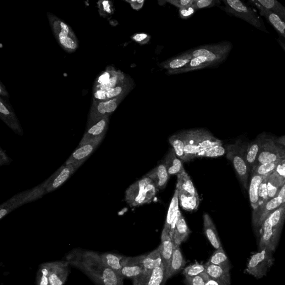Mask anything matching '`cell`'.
<instances>
[{"instance_id":"6f0895ef","label":"cell","mask_w":285,"mask_h":285,"mask_svg":"<svg viewBox=\"0 0 285 285\" xmlns=\"http://www.w3.org/2000/svg\"><path fill=\"white\" fill-rule=\"evenodd\" d=\"M280 177L285 183V158L279 161L275 172Z\"/></svg>"},{"instance_id":"ac0fdd59","label":"cell","mask_w":285,"mask_h":285,"mask_svg":"<svg viewBox=\"0 0 285 285\" xmlns=\"http://www.w3.org/2000/svg\"><path fill=\"white\" fill-rule=\"evenodd\" d=\"M102 140H97L84 145L79 146L77 149L71 154L65 164H73L78 169L88 158Z\"/></svg>"},{"instance_id":"8992f818","label":"cell","mask_w":285,"mask_h":285,"mask_svg":"<svg viewBox=\"0 0 285 285\" xmlns=\"http://www.w3.org/2000/svg\"><path fill=\"white\" fill-rule=\"evenodd\" d=\"M224 7L222 9L227 14L243 20L261 31L268 33L264 20L256 11L240 0H223Z\"/></svg>"},{"instance_id":"5b68a950","label":"cell","mask_w":285,"mask_h":285,"mask_svg":"<svg viewBox=\"0 0 285 285\" xmlns=\"http://www.w3.org/2000/svg\"><path fill=\"white\" fill-rule=\"evenodd\" d=\"M232 43L228 41L227 44L221 50L208 55L206 57L194 58L184 68L177 70L167 71V73L170 75H175L201 69L217 67L227 58L230 52L232 51Z\"/></svg>"},{"instance_id":"277c9868","label":"cell","mask_w":285,"mask_h":285,"mask_svg":"<svg viewBox=\"0 0 285 285\" xmlns=\"http://www.w3.org/2000/svg\"><path fill=\"white\" fill-rule=\"evenodd\" d=\"M47 16L54 37L60 47L68 53L77 51L78 39L71 27L52 13H48Z\"/></svg>"},{"instance_id":"d590c367","label":"cell","mask_w":285,"mask_h":285,"mask_svg":"<svg viewBox=\"0 0 285 285\" xmlns=\"http://www.w3.org/2000/svg\"><path fill=\"white\" fill-rule=\"evenodd\" d=\"M228 41H224L215 44L201 46L199 48L188 51L193 59L200 57H206L217 52L227 44Z\"/></svg>"},{"instance_id":"7a4b0ae2","label":"cell","mask_w":285,"mask_h":285,"mask_svg":"<svg viewBox=\"0 0 285 285\" xmlns=\"http://www.w3.org/2000/svg\"><path fill=\"white\" fill-rule=\"evenodd\" d=\"M285 220V204L271 212L259 229V250L275 251Z\"/></svg>"},{"instance_id":"9f6ffc18","label":"cell","mask_w":285,"mask_h":285,"mask_svg":"<svg viewBox=\"0 0 285 285\" xmlns=\"http://www.w3.org/2000/svg\"><path fill=\"white\" fill-rule=\"evenodd\" d=\"M196 11L193 5L187 8L180 9H179L180 17L183 19H188L195 14Z\"/></svg>"},{"instance_id":"3957f363","label":"cell","mask_w":285,"mask_h":285,"mask_svg":"<svg viewBox=\"0 0 285 285\" xmlns=\"http://www.w3.org/2000/svg\"><path fill=\"white\" fill-rule=\"evenodd\" d=\"M158 189L152 180L145 177L131 184L125 192V201L131 207L150 204L154 199Z\"/></svg>"},{"instance_id":"f35d334b","label":"cell","mask_w":285,"mask_h":285,"mask_svg":"<svg viewBox=\"0 0 285 285\" xmlns=\"http://www.w3.org/2000/svg\"><path fill=\"white\" fill-rule=\"evenodd\" d=\"M162 260L159 248L151 252V253L146 255L144 260V270L152 272L157 267L160 266L162 264Z\"/></svg>"},{"instance_id":"f907efd6","label":"cell","mask_w":285,"mask_h":285,"mask_svg":"<svg viewBox=\"0 0 285 285\" xmlns=\"http://www.w3.org/2000/svg\"><path fill=\"white\" fill-rule=\"evenodd\" d=\"M220 0H194L193 7L196 10L211 8L220 5Z\"/></svg>"},{"instance_id":"680465c9","label":"cell","mask_w":285,"mask_h":285,"mask_svg":"<svg viewBox=\"0 0 285 285\" xmlns=\"http://www.w3.org/2000/svg\"><path fill=\"white\" fill-rule=\"evenodd\" d=\"M126 3L129 4L131 8L136 11H139L144 6V0H126Z\"/></svg>"},{"instance_id":"7bdbcfd3","label":"cell","mask_w":285,"mask_h":285,"mask_svg":"<svg viewBox=\"0 0 285 285\" xmlns=\"http://www.w3.org/2000/svg\"><path fill=\"white\" fill-rule=\"evenodd\" d=\"M261 6L285 20V7L276 0H256Z\"/></svg>"},{"instance_id":"d6986e66","label":"cell","mask_w":285,"mask_h":285,"mask_svg":"<svg viewBox=\"0 0 285 285\" xmlns=\"http://www.w3.org/2000/svg\"><path fill=\"white\" fill-rule=\"evenodd\" d=\"M109 117L104 118L91 127L87 128L79 146L84 145L97 140H103L108 130Z\"/></svg>"},{"instance_id":"ab89813d","label":"cell","mask_w":285,"mask_h":285,"mask_svg":"<svg viewBox=\"0 0 285 285\" xmlns=\"http://www.w3.org/2000/svg\"><path fill=\"white\" fill-rule=\"evenodd\" d=\"M169 141L170 144L171 145L172 149L174 151L175 154H176L180 160L185 162V142L183 131L170 137Z\"/></svg>"},{"instance_id":"ba28073f","label":"cell","mask_w":285,"mask_h":285,"mask_svg":"<svg viewBox=\"0 0 285 285\" xmlns=\"http://www.w3.org/2000/svg\"><path fill=\"white\" fill-rule=\"evenodd\" d=\"M46 181L32 189L17 194L0 206V219L3 218L14 210L28 203L41 199L46 194Z\"/></svg>"},{"instance_id":"44dd1931","label":"cell","mask_w":285,"mask_h":285,"mask_svg":"<svg viewBox=\"0 0 285 285\" xmlns=\"http://www.w3.org/2000/svg\"><path fill=\"white\" fill-rule=\"evenodd\" d=\"M161 244L158 247L160 250L162 263L164 270V282L167 280L170 264L173 253L174 243L173 240L168 234H162Z\"/></svg>"},{"instance_id":"e0dca14e","label":"cell","mask_w":285,"mask_h":285,"mask_svg":"<svg viewBox=\"0 0 285 285\" xmlns=\"http://www.w3.org/2000/svg\"><path fill=\"white\" fill-rule=\"evenodd\" d=\"M73 164H65L46 180V194L56 190L64 184L76 171Z\"/></svg>"},{"instance_id":"d6a6232c","label":"cell","mask_w":285,"mask_h":285,"mask_svg":"<svg viewBox=\"0 0 285 285\" xmlns=\"http://www.w3.org/2000/svg\"><path fill=\"white\" fill-rule=\"evenodd\" d=\"M222 145H223L222 141L213 136L209 131L202 129H199V150L197 153L210 149L213 147Z\"/></svg>"},{"instance_id":"8fae6325","label":"cell","mask_w":285,"mask_h":285,"mask_svg":"<svg viewBox=\"0 0 285 285\" xmlns=\"http://www.w3.org/2000/svg\"><path fill=\"white\" fill-rule=\"evenodd\" d=\"M284 158L285 147L277 144L275 137L265 134L259 155L254 167L263 163L278 162Z\"/></svg>"},{"instance_id":"7c38bea8","label":"cell","mask_w":285,"mask_h":285,"mask_svg":"<svg viewBox=\"0 0 285 285\" xmlns=\"http://www.w3.org/2000/svg\"><path fill=\"white\" fill-rule=\"evenodd\" d=\"M127 76L122 71L117 70L113 66H108L95 80L93 84L92 92L111 90L122 83Z\"/></svg>"},{"instance_id":"74e56055","label":"cell","mask_w":285,"mask_h":285,"mask_svg":"<svg viewBox=\"0 0 285 285\" xmlns=\"http://www.w3.org/2000/svg\"><path fill=\"white\" fill-rule=\"evenodd\" d=\"M284 184L282 179L275 172L272 173L268 177L267 202L277 195Z\"/></svg>"},{"instance_id":"cb8c5ba5","label":"cell","mask_w":285,"mask_h":285,"mask_svg":"<svg viewBox=\"0 0 285 285\" xmlns=\"http://www.w3.org/2000/svg\"><path fill=\"white\" fill-rule=\"evenodd\" d=\"M265 134L264 133L259 135L254 140L248 142L247 145L245 158L250 173L259 155Z\"/></svg>"},{"instance_id":"e575fe53","label":"cell","mask_w":285,"mask_h":285,"mask_svg":"<svg viewBox=\"0 0 285 285\" xmlns=\"http://www.w3.org/2000/svg\"><path fill=\"white\" fill-rule=\"evenodd\" d=\"M265 177L260 176V175L257 174H251L249 193L251 205L254 210L256 209L259 206V191L260 185L263 179Z\"/></svg>"},{"instance_id":"484cf974","label":"cell","mask_w":285,"mask_h":285,"mask_svg":"<svg viewBox=\"0 0 285 285\" xmlns=\"http://www.w3.org/2000/svg\"><path fill=\"white\" fill-rule=\"evenodd\" d=\"M189 51L179 55V56L170 58L158 64L160 68L171 71L182 69L187 65L192 59Z\"/></svg>"},{"instance_id":"83f0119b","label":"cell","mask_w":285,"mask_h":285,"mask_svg":"<svg viewBox=\"0 0 285 285\" xmlns=\"http://www.w3.org/2000/svg\"><path fill=\"white\" fill-rule=\"evenodd\" d=\"M204 227L206 237L213 248L216 250L222 248L215 224L207 213H205L204 215Z\"/></svg>"},{"instance_id":"60d3db41","label":"cell","mask_w":285,"mask_h":285,"mask_svg":"<svg viewBox=\"0 0 285 285\" xmlns=\"http://www.w3.org/2000/svg\"><path fill=\"white\" fill-rule=\"evenodd\" d=\"M176 188L183 190L192 195L199 196L189 175L185 171L177 175Z\"/></svg>"},{"instance_id":"ee69618b","label":"cell","mask_w":285,"mask_h":285,"mask_svg":"<svg viewBox=\"0 0 285 285\" xmlns=\"http://www.w3.org/2000/svg\"><path fill=\"white\" fill-rule=\"evenodd\" d=\"M52 262L43 263L39 266L36 278V285H50V276Z\"/></svg>"},{"instance_id":"836d02e7","label":"cell","mask_w":285,"mask_h":285,"mask_svg":"<svg viewBox=\"0 0 285 285\" xmlns=\"http://www.w3.org/2000/svg\"><path fill=\"white\" fill-rule=\"evenodd\" d=\"M185 265V261L182 252L180 251L179 246L174 244L173 253L171 264H170L167 279L181 271Z\"/></svg>"},{"instance_id":"2e32d148","label":"cell","mask_w":285,"mask_h":285,"mask_svg":"<svg viewBox=\"0 0 285 285\" xmlns=\"http://www.w3.org/2000/svg\"><path fill=\"white\" fill-rule=\"evenodd\" d=\"M146 255L134 257H125L120 275L124 278L133 279L138 277L144 270V260Z\"/></svg>"},{"instance_id":"db71d44e","label":"cell","mask_w":285,"mask_h":285,"mask_svg":"<svg viewBox=\"0 0 285 285\" xmlns=\"http://www.w3.org/2000/svg\"><path fill=\"white\" fill-rule=\"evenodd\" d=\"M162 2L164 3H169L180 9L191 6L194 0H167Z\"/></svg>"},{"instance_id":"6125c7cd","label":"cell","mask_w":285,"mask_h":285,"mask_svg":"<svg viewBox=\"0 0 285 285\" xmlns=\"http://www.w3.org/2000/svg\"><path fill=\"white\" fill-rule=\"evenodd\" d=\"M205 285H221L220 283L217 281L214 280V279L211 278L207 275L206 279Z\"/></svg>"},{"instance_id":"8d00e7d4","label":"cell","mask_w":285,"mask_h":285,"mask_svg":"<svg viewBox=\"0 0 285 285\" xmlns=\"http://www.w3.org/2000/svg\"><path fill=\"white\" fill-rule=\"evenodd\" d=\"M102 260L108 267L120 274L125 256L117 254L103 253L100 254Z\"/></svg>"},{"instance_id":"7402d4cb","label":"cell","mask_w":285,"mask_h":285,"mask_svg":"<svg viewBox=\"0 0 285 285\" xmlns=\"http://www.w3.org/2000/svg\"><path fill=\"white\" fill-rule=\"evenodd\" d=\"M248 3L259 10L260 15L265 18L268 23L275 28L279 35L283 37L285 40V20L280 16L262 7L259 4L256 2V0H249Z\"/></svg>"},{"instance_id":"9c48e42d","label":"cell","mask_w":285,"mask_h":285,"mask_svg":"<svg viewBox=\"0 0 285 285\" xmlns=\"http://www.w3.org/2000/svg\"><path fill=\"white\" fill-rule=\"evenodd\" d=\"M273 253L266 249L259 250L251 256L247 265L246 272L258 279L266 276L273 264Z\"/></svg>"},{"instance_id":"94428289","label":"cell","mask_w":285,"mask_h":285,"mask_svg":"<svg viewBox=\"0 0 285 285\" xmlns=\"http://www.w3.org/2000/svg\"><path fill=\"white\" fill-rule=\"evenodd\" d=\"M0 95H1V97H0L6 99V100H9V93L6 89V87H5V86L2 83H1V85H0Z\"/></svg>"},{"instance_id":"30bf717a","label":"cell","mask_w":285,"mask_h":285,"mask_svg":"<svg viewBox=\"0 0 285 285\" xmlns=\"http://www.w3.org/2000/svg\"><path fill=\"white\" fill-rule=\"evenodd\" d=\"M127 96H122L106 101H92L87 119L86 129L104 118L110 117Z\"/></svg>"},{"instance_id":"52a82bcc","label":"cell","mask_w":285,"mask_h":285,"mask_svg":"<svg viewBox=\"0 0 285 285\" xmlns=\"http://www.w3.org/2000/svg\"><path fill=\"white\" fill-rule=\"evenodd\" d=\"M247 145L248 142L239 140L234 144L226 146V149L227 158L232 162L241 184L249 190L250 171L245 158Z\"/></svg>"},{"instance_id":"816d5d0a","label":"cell","mask_w":285,"mask_h":285,"mask_svg":"<svg viewBox=\"0 0 285 285\" xmlns=\"http://www.w3.org/2000/svg\"><path fill=\"white\" fill-rule=\"evenodd\" d=\"M269 176V175H268ZM266 177L263 179L260 185L259 195V206L264 205L267 202V179L268 177Z\"/></svg>"},{"instance_id":"4dcf8cb0","label":"cell","mask_w":285,"mask_h":285,"mask_svg":"<svg viewBox=\"0 0 285 285\" xmlns=\"http://www.w3.org/2000/svg\"><path fill=\"white\" fill-rule=\"evenodd\" d=\"M176 189L178 193L179 204L183 210L193 212L198 209L200 202L199 196H195L183 190Z\"/></svg>"},{"instance_id":"d4e9b609","label":"cell","mask_w":285,"mask_h":285,"mask_svg":"<svg viewBox=\"0 0 285 285\" xmlns=\"http://www.w3.org/2000/svg\"><path fill=\"white\" fill-rule=\"evenodd\" d=\"M206 273L211 278L220 283L221 285H231V276L229 270L221 266L206 264Z\"/></svg>"},{"instance_id":"4316f807","label":"cell","mask_w":285,"mask_h":285,"mask_svg":"<svg viewBox=\"0 0 285 285\" xmlns=\"http://www.w3.org/2000/svg\"><path fill=\"white\" fill-rule=\"evenodd\" d=\"M146 175L154 182L158 191L163 189L166 187L170 177L166 167L163 163L159 164Z\"/></svg>"},{"instance_id":"bcb514c9","label":"cell","mask_w":285,"mask_h":285,"mask_svg":"<svg viewBox=\"0 0 285 285\" xmlns=\"http://www.w3.org/2000/svg\"><path fill=\"white\" fill-rule=\"evenodd\" d=\"M226 154V146H218L211 148L205 151H201L197 153L196 158L210 157L216 158Z\"/></svg>"},{"instance_id":"f6af8a7d","label":"cell","mask_w":285,"mask_h":285,"mask_svg":"<svg viewBox=\"0 0 285 285\" xmlns=\"http://www.w3.org/2000/svg\"><path fill=\"white\" fill-rule=\"evenodd\" d=\"M278 162L266 163L259 164L252 169L251 174L260 175L262 177H267L275 172Z\"/></svg>"},{"instance_id":"4fadbf2b","label":"cell","mask_w":285,"mask_h":285,"mask_svg":"<svg viewBox=\"0 0 285 285\" xmlns=\"http://www.w3.org/2000/svg\"><path fill=\"white\" fill-rule=\"evenodd\" d=\"M284 204H285V183L275 197L265 203V204L254 210L253 223L255 228L259 229V231L262 224L267 216Z\"/></svg>"},{"instance_id":"be15d7a7","label":"cell","mask_w":285,"mask_h":285,"mask_svg":"<svg viewBox=\"0 0 285 285\" xmlns=\"http://www.w3.org/2000/svg\"><path fill=\"white\" fill-rule=\"evenodd\" d=\"M275 141L277 144L285 147V135L278 137V138H275Z\"/></svg>"},{"instance_id":"1f68e13d","label":"cell","mask_w":285,"mask_h":285,"mask_svg":"<svg viewBox=\"0 0 285 285\" xmlns=\"http://www.w3.org/2000/svg\"><path fill=\"white\" fill-rule=\"evenodd\" d=\"M178 194V190L175 189L174 194L168 208L166 223L165 224H164L162 233L163 235H169L170 228H171V224L174 221L175 218L177 217L179 211Z\"/></svg>"},{"instance_id":"603a6c76","label":"cell","mask_w":285,"mask_h":285,"mask_svg":"<svg viewBox=\"0 0 285 285\" xmlns=\"http://www.w3.org/2000/svg\"><path fill=\"white\" fill-rule=\"evenodd\" d=\"M185 142V162H188L196 158L198 152L199 129L183 131Z\"/></svg>"},{"instance_id":"681fc988","label":"cell","mask_w":285,"mask_h":285,"mask_svg":"<svg viewBox=\"0 0 285 285\" xmlns=\"http://www.w3.org/2000/svg\"><path fill=\"white\" fill-rule=\"evenodd\" d=\"M205 272H206L205 265L196 263L185 268L183 273L185 277H194Z\"/></svg>"},{"instance_id":"7dc6e473","label":"cell","mask_w":285,"mask_h":285,"mask_svg":"<svg viewBox=\"0 0 285 285\" xmlns=\"http://www.w3.org/2000/svg\"><path fill=\"white\" fill-rule=\"evenodd\" d=\"M98 12L102 17L108 18L114 13L115 9L111 1H100L98 3Z\"/></svg>"},{"instance_id":"6da1fadb","label":"cell","mask_w":285,"mask_h":285,"mask_svg":"<svg viewBox=\"0 0 285 285\" xmlns=\"http://www.w3.org/2000/svg\"><path fill=\"white\" fill-rule=\"evenodd\" d=\"M65 260L85 273L96 285H123L122 275L104 264L96 252L75 249L66 255Z\"/></svg>"},{"instance_id":"c3c4849f","label":"cell","mask_w":285,"mask_h":285,"mask_svg":"<svg viewBox=\"0 0 285 285\" xmlns=\"http://www.w3.org/2000/svg\"><path fill=\"white\" fill-rule=\"evenodd\" d=\"M164 270L163 264L157 267L153 271L147 285H161L164 281Z\"/></svg>"},{"instance_id":"11a10c76","label":"cell","mask_w":285,"mask_h":285,"mask_svg":"<svg viewBox=\"0 0 285 285\" xmlns=\"http://www.w3.org/2000/svg\"><path fill=\"white\" fill-rule=\"evenodd\" d=\"M151 37L150 35L145 34V33H137L131 37V39L140 45L146 44L150 41Z\"/></svg>"},{"instance_id":"e7e4bbea","label":"cell","mask_w":285,"mask_h":285,"mask_svg":"<svg viewBox=\"0 0 285 285\" xmlns=\"http://www.w3.org/2000/svg\"><path fill=\"white\" fill-rule=\"evenodd\" d=\"M277 40L279 45L282 47V48L283 49V51L285 52V40H282L281 38H279V39H278Z\"/></svg>"},{"instance_id":"ffe728a7","label":"cell","mask_w":285,"mask_h":285,"mask_svg":"<svg viewBox=\"0 0 285 285\" xmlns=\"http://www.w3.org/2000/svg\"><path fill=\"white\" fill-rule=\"evenodd\" d=\"M69 266L66 260L52 262L49 276L50 285H64L69 276Z\"/></svg>"},{"instance_id":"f546056e","label":"cell","mask_w":285,"mask_h":285,"mask_svg":"<svg viewBox=\"0 0 285 285\" xmlns=\"http://www.w3.org/2000/svg\"><path fill=\"white\" fill-rule=\"evenodd\" d=\"M190 233L191 230L181 213L175 225L171 239L174 244L180 246L187 240Z\"/></svg>"},{"instance_id":"b9f144b4","label":"cell","mask_w":285,"mask_h":285,"mask_svg":"<svg viewBox=\"0 0 285 285\" xmlns=\"http://www.w3.org/2000/svg\"><path fill=\"white\" fill-rule=\"evenodd\" d=\"M207 263L231 269V264L223 248L216 250Z\"/></svg>"},{"instance_id":"91938a15","label":"cell","mask_w":285,"mask_h":285,"mask_svg":"<svg viewBox=\"0 0 285 285\" xmlns=\"http://www.w3.org/2000/svg\"><path fill=\"white\" fill-rule=\"evenodd\" d=\"M12 160L2 149H0V166H6L12 162Z\"/></svg>"},{"instance_id":"5bb4252c","label":"cell","mask_w":285,"mask_h":285,"mask_svg":"<svg viewBox=\"0 0 285 285\" xmlns=\"http://www.w3.org/2000/svg\"><path fill=\"white\" fill-rule=\"evenodd\" d=\"M134 83L129 76L114 88L107 91H97L92 92V101L100 102L112 100L122 96H127L133 89Z\"/></svg>"},{"instance_id":"f1b7e54d","label":"cell","mask_w":285,"mask_h":285,"mask_svg":"<svg viewBox=\"0 0 285 285\" xmlns=\"http://www.w3.org/2000/svg\"><path fill=\"white\" fill-rule=\"evenodd\" d=\"M163 163L166 166L169 176L178 175L185 171L183 161L175 154L173 149L170 150Z\"/></svg>"},{"instance_id":"9a60e30c","label":"cell","mask_w":285,"mask_h":285,"mask_svg":"<svg viewBox=\"0 0 285 285\" xmlns=\"http://www.w3.org/2000/svg\"><path fill=\"white\" fill-rule=\"evenodd\" d=\"M0 118L15 133L20 136L24 135L23 129L9 100L2 97H0Z\"/></svg>"},{"instance_id":"f5cc1de1","label":"cell","mask_w":285,"mask_h":285,"mask_svg":"<svg viewBox=\"0 0 285 285\" xmlns=\"http://www.w3.org/2000/svg\"><path fill=\"white\" fill-rule=\"evenodd\" d=\"M207 274L205 272L194 277H185L186 285H205Z\"/></svg>"}]
</instances>
